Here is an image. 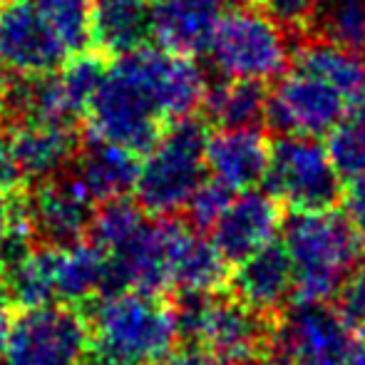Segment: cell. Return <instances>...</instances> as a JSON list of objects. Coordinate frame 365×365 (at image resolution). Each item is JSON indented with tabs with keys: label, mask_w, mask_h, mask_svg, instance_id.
<instances>
[{
	"label": "cell",
	"mask_w": 365,
	"mask_h": 365,
	"mask_svg": "<svg viewBox=\"0 0 365 365\" xmlns=\"http://www.w3.org/2000/svg\"><path fill=\"white\" fill-rule=\"evenodd\" d=\"M281 234L293 264V303H331L363 266L365 236L338 209L291 212Z\"/></svg>",
	"instance_id": "cell-2"
},
{
	"label": "cell",
	"mask_w": 365,
	"mask_h": 365,
	"mask_svg": "<svg viewBox=\"0 0 365 365\" xmlns=\"http://www.w3.org/2000/svg\"><path fill=\"white\" fill-rule=\"evenodd\" d=\"M87 120L95 137L135 154H147L169 127L147 87L122 55H117L115 63L102 73L87 107Z\"/></svg>",
	"instance_id": "cell-7"
},
{
	"label": "cell",
	"mask_w": 365,
	"mask_h": 365,
	"mask_svg": "<svg viewBox=\"0 0 365 365\" xmlns=\"http://www.w3.org/2000/svg\"><path fill=\"white\" fill-rule=\"evenodd\" d=\"M85 365H125V363H117V361H110V358H102V356H97L92 363H85Z\"/></svg>",
	"instance_id": "cell-35"
},
{
	"label": "cell",
	"mask_w": 365,
	"mask_h": 365,
	"mask_svg": "<svg viewBox=\"0 0 365 365\" xmlns=\"http://www.w3.org/2000/svg\"><path fill=\"white\" fill-rule=\"evenodd\" d=\"M351 365H365V336L358 338L356 343V351H353V361Z\"/></svg>",
	"instance_id": "cell-33"
},
{
	"label": "cell",
	"mask_w": 365,
	"mask_h": 365,
	"mask_svg": "<svg viewBox=\"0 0 365 365\" xmlns=\"http://www.w3.org/2000/svg\"><path fill=\"white\" fill-rule=\"evenodd\" d=\"M365 90V53L311 40L296 53L266 102V125L281 137L331 135Z\"/></svg>",
	"instance_id": "cell-1"
},
{
	"label": "cell",
	"mask_w": 365,
	"mask_h": 365,
	"mask_svg": "<svg viewBox=\"0 0 365 365\" xmlns=\"http://www.w3.org/2000/svg\"><path fill=\"white\" fill-rule=\"evenodd\" d=\"M271 145L259 130H221L207 142V172L234 194L264 184Z\"/></svg>",
	"instance_id": "cell-18"
},
{
	"label": "cell",
	"mask_w": 365,
	"mask_h": 365,
	"mask_svg": "<svg viewBox=\"0 0 365 365\" xmlns=\"http://www.w3.org/2000/svg\"><path fill=\"white\" fill-rule=\"evenodd\" d=\"M68 60L73 58L33 0H8L0 8V68L30 77L60 70Z\"/></svg>",
	"instance_id": "cell-13"
},
{
	"label": "cell",
	"mask_w": 365,
	"mask_h": 365,
	"mask_svg": "<svg viewBox=\"0 0 365 365\" xmlns=\"http://www.w3.org/2000/svg\"><path fill=\"white\" fill-rule=\"evenodd\" d=\"M328 157L343 182L365 172V125L356 117H346L328 135Z\"/></svg>",
	"instance_id": "cell-25"
},
{
	"label": "cell",
	"mask_w": 365,
	"mask_h": 365,
	"mask_svg": "<svg viewBox=\"0 0 365 365\" xmlns=\"http://www.w3.org/2000/svg\"><path fill=\"white\" fill-rule=\"evenodd\" d=\"M316 23L323 25L326 40L365 53V0H326Z\"/></svg>",
	"instance_id": "cell-24"
},
{
	"label": "cell",
	"mask_w": 365,
	"mask_h": 365,
	"mask_svg": "<svg viewBox=\"0 0 365 365\" xmlns=\"http://www.w3.org/2000/svg\"><path fill=\"white\" fill-rule=\"evenodd\" d=\"M234 266L221 256L207 234H197L187 224H179L172 244V291L212 296L229 286Z\"/></svg>",
	"instance_id": "cell-20"
},
{
	"label": "cell",
	"mask_w": 365,
	"mask_h": 365,
	"mask_svg": "<svg viewBox=\"0 0 365 365\" xmlns=\"http://www.w3.org/2000/svg\"><path fill=\"white\" fill-rule=\"evenodd\" d=\"M224 0H152L149 20L159 48L194 58L209 50Z\"/></svg>",
	"instance_id": "cell-16"
},
{
	"label": "cell",
	"mask_w": 365,
	"mask_h": 365,
	"mask_svg": "<svg viewBox=\"0 0 365 365\" xmlns=\"http://www.w3.org/2000/svg\"><path fill=\"white\" fill-rule=\"evenodd\" d=\"M284 207L269 192H241L231 199L212 229V241L221 256L236 266L266 244L276 241V234L284 226Z\"/></svg>",
	"instance_id": "cell-14"
},
{
	"label": "cell",
	"mask_w": 365,
	"mask_h": 365,
	"mask_svg": "<svg viewBox=\"0 0 365 365\" xmlns=\"http://www.w3.org/2000/svg\"><path fill=\"white\" fill-rule=\"evenodd\" d=\"M18 179L13 164V149H10V130L0 117V189H10Z\"/></svg>",
	"instance_id": "cell-30"
},
{
	"label": "cell",
	"mask_w": 365,
	"mask_h": 365,
	"mask_svg": "<svg viewBox=\"0 0 365 365\" xmlns=\"http://www.w3.org/2000/svg\"><path fill=\"white\" fill-rule=\"evenodd\" d=\"M209 58L226 80L269 82L289 68V38L264 10H224L209 45Z\"/></svg>",
	"instance_id": "cell-8"
},
{
	"label": "cell",
	"mask_w": 365,
	"mask_h": 365,
	"mask_svg": "<svg viewBox=\"0 0 365 365\" xmlns=\"http://www.w3.org/2000/svg\"><path fill=\"white\" fill-rule=\"evenodd\" d=\"M162 365H192V348H187V351H177L172 358H167Z\"/></svg>",
	"instance_id": "cell-32"
},
{
	"label": "cell",
	"mask_w": 365,
	"mask_h": 365,
	"mask_svg": "<svg viewBox=\"0 0 365 365\" xmlns=\"http://www.w3.org/2000/svg\"><path fill=\"white\" fill-rule=\"evenodd\" d=\"M192 365H271L269 361H246V363H231V361H219L207 353H202L199 348H192Z\"/></svg>",
	"instance_id": "cell-31"
},
{
	"label": "cell",
	"mask_w": 365,
	"mask_h": 365,
	"mask_svg": "<svg viewBox=\"0 0 365 365\" xmlns=\"http://www.w3.org/2000/svg\"><path fill=\"white\" fill-rule=\"evenodd\" d=\"M5 90H8V80H5V73H3V68H0V102H3V97H5Z\"/></svg>",
	"instance_id": "cell-36"
},
{
	"label": "cell",
	"mask_w": 365,
	"mask_h": 365,
	"mask_svg": "<svg viewBox=\"0 0 365 365\" xmlns=\"http://www.w3.org/2000/svg\"><path fill=\"white\" fill-rule=\"evenodd\" d=\"M140 164V154L90 135L87 142H80L73 159V174L95 202L107 204L127 199L135 192Z\"/></svg>",
	"instance_id": "cell-19"
},
{
	"label": "cell",
	"mask_w": 365,
	"mask_h": 365,
	"mask_svg": "<svg viewBox=\"0 0 365 365\" xmlns=\"http://www.w3.org/2000/svg\"><path fill=\"white\" fill-rule=\"evenodd\" d=\"M70 58H77L92 43L95 0H33Z\"/></svg>",
	"instance_id": "cell-23"
},
{
	"label": "cell",
	"mask_w": 365,
	"mask_h": 365,
	"mask_svg": "<svg viewBox=\"0 0 365 365\" xmlns=\"http://www.w3.org/2000/svg\"><path fill=\"white\" fill-rule=\"evenodd\" d=\"M331 306L336 308V313L343 318V323L358 338L365 336V269L363 266L343 281V286L338 289Z\"/></svg>",
	"instance_id": "cell-27"
},
{
	"label": "cell",
	"mask_w": 365,
	"mask_h": 365,
	"mask_svg": "<svg viewBox=\"0 0 365 365\" xmlns=\"http://www.w3.org/2000/svg\"><path fill=\"white\" fill-rule=\"evenodd\" d=\"M172 303L182 341L189 338L194 348L207 356L231 363L269 358L271 336L279 316H266L231 293H177Z\"/></svg>",
	"instance_id": "cell-4"
},
{
	"label": "cell",
	"mask_w": 365,
	"mask_h": 365,
	"mask_svg": "<svg viewBox=\"0 0 365 365\" xmlns=\"http://www.w3.org/2000/svg\"><path fill=\"white\" fill-rule=\"evenodd\" d=\"M90 318L73 303L10 308L0 321V365H85Z\"/></svg>",
	"instance_id": "cell-6"
},
{
	"label": "cell",
	"mask_w": 365,
	"mask_h": 365,
	"mask_svg": "<svg viewBox=\"0 0 365 365\" xmlns=\"http://www.w3.org/2000/svg\"><path fill=\"white\" fill-rule=\"evenodd\" d=\"M90 331L97 356L125 365H162L182 341L174 303L142 291L100 296Z\"/></svg>",
	"instance_id": "cell-3"
},
{
	"label": "cell",
	"mask_w": 365,
	"mask_h": 365,
	"mask_svg": "<svg viewBox=\"0 0 365 365\" xmlns=\"http://www.w3.org/2000/svg\"><path fill=\"white\" fill-rule=\"evenodd\" d=\"M149 8V0H95L92 43L112 55L142 48L152 35Z\"/></svg>",
	"instance_id": "cell-21"
},
{
	"label": "cell",
	"mask_w": 365,
	"mask_h": 365,
	"mask_svg": "<svg viewBox=\"0 0 365 365\" xmlns=\"http://www.w3.org/2000/svg\"><path fill=\"white\" fill-rule=\"evenodd\" d=\"M358 336L331 303H293L276 318L271 365H351Z\"/></svg>",
	"instance_id": "cell-11"
},
{
	"label": "cell",
	"mask_w": 365,
	"mask_h": 365,
	"mask_svg": "<svg viewBox=\"0 0 365 365\" xmlns=\"http://www.w3.org/2000/svg\"><path fill=\"white\" fill-rule=\"evenodd\" d=\"M266 102L269 92L261 82L224 77L207 87L202 105L209 120L221 130H259L261 122H266Z\"/></svg>",
	"instance_id": "cell-22"
},
{
	"label": "cell",
	"mask_w": 365,
	"mask_h": 365,
	"mask_svg": "<svg viewBox=\"0 0 365 365\" xmlns=\"http://www.w3.org/2000/svg\"><path fill=\"white\" fill-rule=\"evenodd\" d=\"M105 65L87 55L68 60L60 70L20 77L5 90V107L15 122H55L75 125L87 115Z\"/></svg>",
	"instance_id": "cell-10"
},
{
	"label": "cell",
	"mask_w": 365,
	"mask_h": 365,
	"mask_svg": "<svg viewBox=\"0 0 365 365\" xmlns=\"http://www.w3.org/2000/svg\"><path fill=\"white\" fill-rule=\"evenodd\" d=\"M341 204H343V214L365 236V172L348 179V184L343 187Z\"/></svg>",
	"instance_id": "cell-29"
},
{
	"label": "cell",
	"mask_w": 365,
	"mask_h": 365,
	"mask_svg": "<svg viewBox=\"0 0 365 365\" xmlns=\"http://www.w3.org/2000/svg\"><path fill=\"white\" fill-rule=\"evenodd\" d=\"M10 149L18 179L35 184L63 174V169L73 164L80 149V135L75 125L15 122V130H10Z\"/></svg>",
	"instance_id": "cell-17"
},
{
	"label": "cell",
	"mask_w": 365,
	"mask_h": 365,
	"mask_svg": "<svg viewBox=\"0 0 365 365\" xmlns=\"http://www.w3.org/2000/svg\"><path fill=\"white\" fill-rule=\"evenodd\" d=\"M266 192L291 212L336 209L346 182L336 172L326 145L316 137H279L271 147Z\"/></svg>",
	"instance_id": "cell-9"
},
{
	"label": "cell",
	"mask_w": 365,
	"mask_h": 365,
	"mask_svg": "<svg viewBox=\"0 0 365 365\" xmlns=\"http://www.w3.org/2000/svg\"><path fill=\"white\" fill-rule=\"evenodd\" d=\"M236 194L229 187H224L217 179H204L197 187V192L192 194V199L184 207V217H187V226L194 229L197 234H207L217 226L221 214L226 212V207L231 204Z\"/></svg>",
	"instance_id": "cell-26"
},
{
	"label": "cell",
	"mask_w": 365,
	"mask_h": 365,
	"mask_svg": "<svg viewBox=\"0 0 365 365\" xmlns=\"http://www.w3.org/2000/svg\"><path fill=\"white\" fill-rule=\"evenodd\" d=\"M95 204L73 172L35 182L33 192L23 194V214L30 239L43 246L77 244L90 231L97 214Z\"/></svg>",
	"instance_id": "cell-12"
},
{
	"label": "cell",
	"mask_w": 365,
	"mask_h": 365,
	"mask_svg": "<svg viewBox=\"0 0 365 365\" xmlns=\"http://www.w3.org/2000/svg\"><path fill=\"white\" fill-rule=\"evenodd\" d=\"M353 117H356V120H361L365 125V90H363V95L358 97L356 107H353Z\"/></svg>",
	"instance_id": "cell-34"
},
{
	"label": "cell",
	"mask_w": 365,
	"mask_h": 365,
	"mask_svg": "<svg viewBox=\"0 0 365 365\" xmlns=\"http://www.w3.org/2000/svg\"><path fill=\"white\" fill-rule=\"evenodd\" d=\"M266 15L284 30H306L316 23L318 0H256Z\"/></svg>",
	"instance_id": "cell-28"
},
{
	"label": "cell",
	"mask_w": 365,
	"mask_h": 365,
	"mask_svg": "<svg viewBox=\"0 0 365 365\" xmlns=\"http://www.w3.org/2000/svg\"><path fill=\"white\" fill-rule=\"evenodd\" d=\"M239 3H244V5H249V3H256V0H239Z\"/></svg>",
	"instance_id": "cell-37"
},
{
	"label": "cell",
	"mask_w": 365,
	"mask_h": 365,
	"mask_svg": "<svg viewBox=\"0 0 365 365\" xmlns=\"http://www.w3.org/2000/svg\"><path fill=\"white\" fill-rule=\"evenodd\" d=\"M209 132L194 117L177 120L162 132L140 164L135 197L145 214L169 219L184 212L192 194L207 179Z\"/></svg>",
	"instance_id": "cell-5"
},
{
	"label": "cell",
	"mask_w": 365,
	"mask_h": 365,
	"mask_svg": "<svg viewBox=\"0 0 365 365\" xmlns=\"http://www.w3.org/2000/svg\"><path fill=\"white\" fill-rule=\"evenodd\" d=\"M229 293L266 316H281L293 301V264L284 241H271L236 264Z\"/></svg>",
	"instance_id": "cell-15"
}]
</instances>
